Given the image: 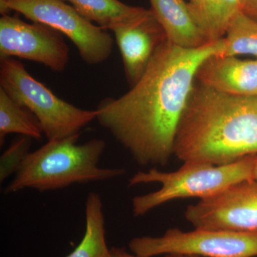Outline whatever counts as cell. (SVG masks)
I'll list each match as a JSON object with an SVG mask.
<instances>
[{
	"label": "cell",
	"mask_w": 257,
	"mask_h": 257,
	"mask_svg": "<svg viewBox=\"0 0 257 257\" xmlns=\"http://www.w3.org/2000/svg\"><path fill=\"white\" fill-rule=\"evenodd\" d=\"M130 87L141 78L158 47L167 41L165 32L151 10L112 30Z\"/></svg>",
	"instance_id": "30bf717a"
},
{
	"label": "cell",
	"mask_w": 257,
	"mask_h": 257,
	"mask_svg": "<svg viewBox=\"0 0 257 257\" xmlns=\"http://www.w3.org/2000/svg\"><path fill=\"white\" fill-rule=\"evenodd\" d=\"M79 135L47 143L30 152L5 194L25 189L40 192L63 189L74 184L107 180L124 175L121 168H101L99 162L106 143L93 139L78 145Z\"/></svg>",
	"instance_id": "3957f363"
},
{
	"label": "cell",
	"mask_w": 257,
	"mask_h": 257,
	"mask_svg": "<svg viewBox=\"0 0 257 257\" xmlns=\"http://www.w3.org/2000/svg\"><path fill=\"white\" fill-rule=\"evenodd\" d=\"M257 154V96L216 92L196 82L181 119L174 156L222 165Z\"/></svg>",
	"instance_id": "7a4b0ae2"
},
{
	"label": "cell",
	"mask_w": 257,
	"mask_h": 257,
	"mask_svg": "<svg viewBox=\"0 0 257 257\" xmlns=\"http://www.w3.org/2000/svg\"><path fill=\"white\" fill-rule=\"evenodd\" d=\"M42 132L36 118L0 88V145L9 134L40 140Z\"/></svg>",
	"instance_id": "2e32d148"
},
{
	"label": "cell",
	"mask_w": 257,
	"mask_h": 257,
	"mask_svg": "<svg viewBox=\"0 0 257 257\" xmlns=\"http://www.w3.org/2000/svg\"><path fill=\"white\" fill-rule=\"evenodd\" d=\"M191 13L208 41L224 38L229 24L241 11V0H197L189 3Z\"/></svg>",
	"instance_id": "5bb4252c"
},
{
	"label": "cell",
	"mask_w": 257,
	"mask_h": 257,
	"mask_svg": "<svg viewBox=\"0 0 257 257\" xmlns=\"http://www.w3.org/2000/svg\"><path fill=\"white\" fill-rule=\"evenodd\" d=\"M241 11L257 21V0H241Z\"/></svg>",
	"instance_id": "d6986e66"
},
{
	"label": "cell",
	"mask_w": 257,
	"mask_h": 257,
	"mask_svg": "<svg viewBox=\"0 0 257 257\" xmlns=\"http://www.w3.org/2000/svg\"><path fill=\"white\" fill-rule=\"evenodd\" d=\"M18 57L43 64L60 72L67 67L69 48L64 35L42 24L25 23L20 18L2 15L0 58Z\"/></svg>",
	"instance_id": "ba28073f"
},
{
	"label": "cell",
	"mask_w": 257,
	"mask_h": 257,
	"mask_svg": "<svg viewBox=\"0 0 257 257\" xmlns=\"http://www.w3.org/2000/svg\"><path fill=\"white\" fill-rule=\"evenodd\" d=\"M184 217L194 229L257 230V182L243 181L200 199L187 207Z\"/></svg>",
	"instance_id": "9c48e42d"
},
{
	"label": "cell",
	"mask_w": 257,
	"mask_h": 257,
	"mask_svg": "<svg viewBox=\"0 0 257 257\" xmlns=\"http://www.w3.org/2000/svg\"><path fill=\"white\" fill-rule=\"evenodd\" d=\"M151 10L163 28L167 41L186 49L207 44V37L194 20L184 0H150Z\"/></svg>",
	"instance_id": "7c38bea8"
},
{
	"label": "cell",
	"mask_w": 257,
	"mask_h": 257,
	"mask_svg": "<svg viewBox=\"0 0 257 257\" xmlns=\"http://www.w3.org/2000/svg\"><path fill=\"white\" fill-rule=\"evenodd\" d=\"M164 257H202L199 256H194V255H184V254H167L165 255Z\"/></svg>",
	"instance_id": "7402d4cb"
},
{
	"label": "cell",
	"mask_w": 257,
	"mask_h": 257,
	"mask_svg": "<svg viewBox=\"0 0 257 257\" xmlns=\"http://www.w3.org/2000/svg\"><path fill=\"white\" fill-rule=\"evenodd\" d=\"M70 3L74 9L91 23L105 30L114 28L136 20L147 10L130 6L119 0H62Z\"/></svg>",
	"instance_id": "4fadbf2b"
},
{
	"label": "cell",
	"mask_w": 257,
	"mask_h": 257,
	"mask_svg": "<svg viewBox=\"0 0 257 257\" xmlns=\"http://www.w3.org/2000/svg\"><path fill=\"white\" fill-rule=\"evenodd\" d=\"M0 88L35 116L49 142L79 135L96 119V109H81L62 100L13 57L0 58Z\"/></svg>",
	"instance_id": "5b68a950"
},
{
	"label": "cell",
	"mask_w": 257,
	"mask_h": 257,
	"mask_svg": "<svg viewBox=\"0 0 257 257\" xmlns=\"http://www.w3.org/2000/svg\"><path fill=\"white\" fill-rule=\"evenodd\" d=\"M10 11L68 37L88 64L102 63L112 53L114 40L107 31L83 18L72 5L62 0H0L1 14Z\"/></svg>",
	"instance_id": "8992f818"
},
{
	"label": "cell",
	"mask_w": 257,
	"mask_h": 257,
	"mask_svg": "<svg viewBox=\"0 0 257 257\" xmlns=\"http://www.w3.org/2000/svg\"><path fill=\"white\" fill-rule=\"evenodd\" d=\"M108 257H140L135 253H128L124 247H112L110 248Z\"/></svg>",
	"instance_id": "ffe728a7"
},
{
	"label": "cell",
	"mask_w": 257,
	"mask_h": 257,
	"mask_svg": "<svg viewBox=\"0 0 257 257\" xmlns=\"http://www.w3.org/2000/svg\"><path fill=\"white\" fill-rule=\"evenodd\" d=\"M224 50V38L195 49L182 48L167 40L130 91L99 103L96 119L138 165L165 167L174 156L176 135L198 68Z\"/></svg>",
	"instance_id": "6da1fadb"
},
{
	"label": "cell",
	"mask_w": 257,
	"mask_h": 257,
	"mask_svg": "<svg viewBox=\"0 0 257 257\" xmlns=\"http://www.w3.org/2000/svg\"><path fill=\"white\" fill-rule=\"evenodd\" d=\"M140 257L194 255L202 257H256L257 230L248 231L171 228L160 236L135 237L128 243Z\"/></svg>",
	"instance_id": "52a82bcc"
},
{
	"label": "cell",
	"mask_w": 257,
	"mask_h": 257,
	"mask_svg": "<svg viewBox=\"0 0 257 257\" xmlns=\"http://www.w3.org/2000/svg\"><path fill=\"white\" fill-rule=\"evenodd\" d=\"M85 206L84 236L78 246L66 257H108L110 248L106 244L105 219L100 195L89 192Z\"/></svg>",
	"instance_id": "9a60e30c"
},
{
	"label": "cell",
	"mask_w": 257,
	"mask_h": 257,
	"mask_svg": "<svg viewBox=\"0 0 257 257\" xmlns=\"http://www.w3.org/2000/svg\"><path fill=\"white\" fill-rule=\"evenodd\" d=\"M224 50L221 55H247L257 59V21L240 12L229 24L224 37Z\"/></svg>",
	"instance_id": "e0dca14e"
},
{
	"label": "cell",
	"mask_w": 257,
	"mask_h": 257,
	"mask_svg": "<svg viewBox=\"0 0 257 257\" xmlns=\"http://www.w3.org/2000/svg\"><path fill=\"white\" fill-rule=\"evenodd\" d=\"M253 179L257 182V154L253 155Z\"/></svg>",
	"instance_id": "44dd1931"
},
{
	"label": "cell",
	"mask_w": 257,
	"mask_h": 257,
	"mask_svg": "<svg viewBox=\"0 0 257 257\" xmlns=\"http://www.w3.org/2000/svg\"><path fill=\"white\" fill-rule=\"evenodd\" d=\"M253 155L226 165L183 163L182 167L174 172H162L154 167L147 172H138L128 180L130 187L159 183L161 187L155 192L133 198L134 215H145L152 209L177 199H207L235 184L254 180Z\"/></svg>",
	"instance_id": "277c9868"
},
{
	"label": "cell",
	"mask_w": 257,
	"mask_h": 257,
	"mask_svg": "<svg viewBox=\"0 0 257 257\" xmlns=\"http://www.w3.org/2000/svg\"><path fill=\"white\" fill-rule=\"evenodd\" d=\"M197 1V0H189V3H194V2Z\"/></svg>",
	"instance_id": "603a6c76"
},
{
	"label": "cell",
	"mask_w": 257,
	"mask_h": 257,
	"mask_svg": "<svg viewBox=\"0 0 257 257\" xmlns=\"http://www.w3.org/2000/svg\"><path fill=\"white\" fill-rule=\"evenodd\" d=\"M198 84L236 96H257V59L243 60L234 56L211 55L196 74Z\"/></svg>",
	"instance_id": "8fae6325"
},
{
	"label": "cell",
	"mask_w": 257,
	"mask_h": 257,
	"mask_svg": "<svg viewBox=\"0 0 257 257\" xmlns=\"http://www.w3.org/2000/svg\"><path fill=\"white\" fill-rule=\"evenodd\" d=\"M32 145V138L21 136L11 144L0 157V182L16 174L25 161Z\"/></svg>",
	"instance_id": "ac0fdd59"
}]
</instances>
